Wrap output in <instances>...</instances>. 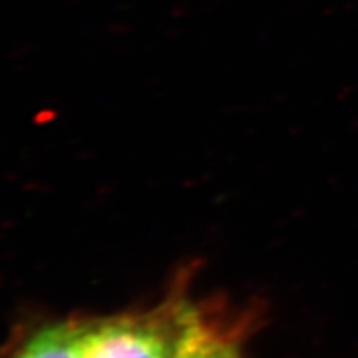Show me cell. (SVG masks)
I'll use <instances>...</instances> for the list:
<instances>
[{
	"label": "cell",
	"mask_w": 358,
	"mask_h": 358,
	"mask_svg": "<svg viewBox=\"0 0 358 358\" xmlns=\"http://www.w3.org/2000/svg\"><path fill=\"white\" fill-rule=\"evenodd\" d=\"M83 325L69 322L45 329L27 343L17 358H77Z\"/></svg>",
	"instance_id": "3"
},
{
	"label": "cell",
	"mask_w": 358,
	"mask_h": 358,
	"mask_svg": "<svg viewBox=\"0 0 358 358\" xmlns=\"http://www.w3.org/2000/svg\"><path fill=\"white\" fill-rule=\"evenodd\" d=\"M171 358H239L237 347L222 329L189 306Z\"/></svg>",
	"instance_id": "2"
},
{
	"label": "cell",
	"mask_w": 358,
	"mask_h": 358,
	"mask_svg": "<svg viewBox=\"0 0 358 358\" xmlns=\"http://www.w3.org/2000/svg\"><path fill=\"white\" fill-rule=\"evenodd\" d=\"M187 303H169L141 315L85 324L77 358H171Z\"/></svg>",
	"instance_id": "1"
}]
</instances>
